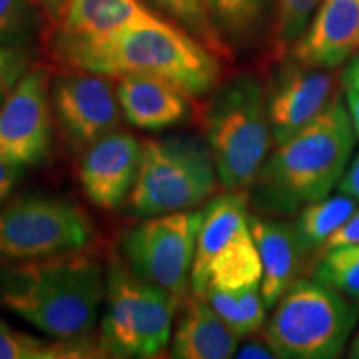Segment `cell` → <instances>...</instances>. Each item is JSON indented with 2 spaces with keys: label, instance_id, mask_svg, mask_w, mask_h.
<instances>
[{
  "label": "cell",
  "instance_id": "6da1fadb",
  "mask_svg": "<svg viewBox=\"0 0 359 359\" xmlns=\"http://www.w3.org/2000/svg\"><path fill=\"white\" fill-rule=\"evenodd\" d=\"M53 50L70 69L116 79L147 75L165 80L190 97L206 95L222 79V65L212 48L158 15L100 40L53 43Z\"/></svg>",
  "mask_w": 359,
  "mask_h": 359
},
{
  "label": "cell",
  "instance_id": "7a4b0ae2",
  "mask_svg": "<svg viewBox=\"0 0 359 359\" xmlns=\"http://www.w3.org/2000/svg\"><path fill=\"white\" fill-rule=\"evenodd\" d=\"M107 273L77 253L0 264V309L57 339L92 336L105 299Z\"/></svg>",
  "mask_w": 359,
  "mask_h": 359
},
{
  "label": "cell",
  "instance_id": "3957f363",
  "mask_svg": "<svg viewBox=\"0 0 359 359\" xmlns=\"http://www.w3.org/2000/svg\"><path fill=\"white\" fill-rule=\"evenodd\" d=\"M354 148L351 116L343 100H334L313 122L283 142L264 160L251 185L255 208L288 217L303 206L330 196L346 172Z\"/></svg>",
  "mask_w": 359,
  "mask_h": 359
},
{
  "label": "cell",
  "instance_id": "277c9868",
  "mask_svg": "<svg viewBox=\"0 0 359 359\" xmlns=\"http://www.w3.org/2000/svg\"><path fill=\"white\" fill-rule=\"evenodd\" d=\"M203 130L224 190L251 188L273 140L262 85L251 77L224 83L206 105Z\"/></svg>",
  "mask_w": 359,
  "mask_h": 359
},
{
  "label": "cell",
  "instance_id": "5b68a950",
  "mask_svg": "<svg viewBox=\"0 0 359 359\" xmlns=\"http://www.w3.org/2000/svg\"><path fill=\"white\" fill-rule=\"evenodd\" d=\"M358 316V302L314 278H298L275 304L264 339L276 358L334 359L343 354Z\"/></svg>",
  "mask_w": 359,
  "mask_h": 359
},
{
  "label": "cell",
  "instance_id": "8992f818",
  "mask_svg": "<svg viewBox=\"0 0 359 359\" xmlns=\"http://www.w3.org/2000/svg\"><path fill=\"white\" fill-rule=\"evenodd\" d=\"M180 298L138 278L120 258L107 269L100 344L110 358H156L172 338Z\"/></svg>",
  "mask_w": 359,
  "mask_h": 359
},
{
  "label": "cell",
  "instance_id": "52a82bcc",
  "mask_svg": "<svg viewBox=\"0 0 359 359\" xmlns=\"http://www.w3.org/2000/svg\"><path fill=\"white\" fill-rule=\"evenodd\" d=\"M218 173L208 143L195 137H167L142 143L128 208L137 217L185 212L217 190Z\"/></svg>",
  "mask_w": 359,
  "mask_h": 359
},
{
  "label": "cell",
  "instance_id": "ba28073f",
  "mask_svg": "<svg viewBox=\"0 0 359 359\" xmlns=\"http://www.w3.org/2000/svg\"><path fill=\"white\" fill-rule=\"evenodd\" d=\"M263 266L251 235L248 195L228 191L203 210L190 286L203 298L210 288L240 290L262 283Z\"/></svg>",
  "mask_w": 359,
  "mask_h": 359
},
{
  "label": "cell",
  "instance_id": "9c48e42d",
  "mask_svg": "<svg viewBox=\"0 0 359 359\" xmlns=\"http://www.w3.org/2000/svg\"><path fill=\"white\" fill-rule=\"evenodd\" d=\"M93 235L92 219L72 201L19 196L0 208V264L77 253Z\"/></svg>",
  "mask_w": 359,
  "mask_h": 359
},
{
  "label": "cell",
  "instance_id": "30bf717a",
  "mask_svg": "<svg viewBox=\"0 0 359 359\" xmlns=\"http://www.w3.org/2000/svg\"><path fill=\"white\" fill-rule=\"evenodd\" d=\"M201 222L203 210L148 217L122 238L125 264L142 280L185 298Z\"/></svg>",
  "mask_w": 359,
  "mask_h": 359
},
{
  "label": "cell",
  "instance_id": "8fae6325",
  "mask_svg": "<svg viewBox=\"0 0 359 359\" xmlns=\"http://www.w3.org/2000/svg\"><path fill=\"white\" fill-rule=\"evenodd\" d=\"M50 103L58 132L75 154L116 132L123 116L114 83L87 70L58 75L50 87Z\"/></svg>",
  "mask_w": 359,
  "mask_h": 359
},
{
  "label": "cell",
  "instance_id": "7c38bea8",
  "mask_svg": "<svg viewBox=\"0 0 359 359\" xmlns=\"http://www.w3.org/2000/svg\"><path fill=\"white\" fill-rule=\"evenodd\" d=\"M52 115L47 72L27 70L0 103V161L42 163L52 147Z\"/></svg>",
  "mask_w": 359,
  "mask_h": 359
},
{
  "label": "cell",
  "instance_id": "4fadbf2b",
  "mask_svg": "<svg viewBox=\"0 0 359 359\" xmlns=\"http://www.w3.org/2000/svg\"><path fill=\"white\" fill-rule=\"evenodd\" d=\"M336 79L325 69L293 64L278 72L266 95L268 120L276 145L313 122L334 100Z\"/></svg>",
  "mask_w": 359,
  "mask_h": 359
},
{
  "label": "cell",
  "instance_id": "5bb4252c",
  "mask_svg": "<svg viewBox=\"0 0 359 359\" xmlns=\"http://www.w3.org/2000/svg\"><path fill=\"white\" fill-rule=\"evenodd\" d=\"M142 143L132 133L114 132L83 151L80 183L85 196L102 210L125 203L137 180Z\"/></svg>",
  "mask_w": 359,
  "mask_h": 359
},
{
  "label": "cell",
  "instance_id": "9a60e30c",
  "mask_svg": "<svg viewBox=\"0 0 359 359\" xmlns=\"http://www.w3.org/2000/svg\"><path fill=\"white\" fill-rule=\"evenodd\" d=\"M359 47V0H321L294 42L293 60L309 69L333 70Z\"/></svg>",
  "mask_w": 359,
  "mask_h": 359
},
{
  "label": "cell",
  "instance_id": "2e32d148",
  "mask_svg": "<svg viewBox=\"0 0 359 359\" xmlns=\"http://www.w3.org/2000/svg\"><path fill=\"white\" fill-rule=\"evenodd\" d=\"M250 228L263 266L259 290L266 308H275L299 278L309 253L296 235L294 224L250 215Z\"/></svg>",
  "mask_w": 359,
  "mask_h": 359
},
{
  "label": "cell",
  "instance_id": "e0dca14e",
  "mask_svg": "<svg viewBox=\"0 0 359 359\" xmlns=\"http://www.w3.org/2000/svg\"><path fill=\"white\" fill-rule=\"evenodd\" d=\"M116 95L123 118L135 128L151 132L182 123L190 109L187 92L147 75L118 77Z\"/></svg>",
  "mask_w": 359,
  "mask_h": 359
},
{
  "label": "cell",
  "instance_id": "ac0fdd59",
  "mask_svg": "<svg viewBox=\"0 0 359 359\" xmlns=\"http://www.w3.org/2000/svg\"><path fill=\"white\" fill-rule=\"evenodd\" d=\"M238 343L240 338L212 304L193 294L178 316L170 353L177 359H228L236 354Z\"/></svg>",
  "mask_w": 359,
  "mask_h": 359
},
{
  "label": "cell",
  "instance_id": "d6986e66",
  "mask_svg": "<svg viewBox=\"0 0 359 359\" xmlns=\"http://www.w3.org/2000/svg\"><path fill=\"white\" fill-rule=\"evenodd\" d=\"M156 17L140 0H70L55 42H92Z\"/></svg>",
  "mask_w": 359,
  "mask_h": 359
},
{
  "label": "cell",
  "instance_id": "ffe728a7",
  "mask_svg": "<svg viewBox=\"0 0 359 359\" xmlns=\"http://www.w3.org/2000/svg\"><path fill=\"white\" fill-rule=\"evenodd\" d=\"M105 356L92 336L79 339H42L15 330L0 318V359H85Z\"/></svg>",
  "mask_w": 359,
  "mask_h": 359
},
{
  "label": "cell",
  "instance_id": "44dd1931",
  "mask_svg": "<svg viewBox=\"0 0 359 359\" xmlns=\"http://www.w3.org/2000/svg\"><path fill=\"white\" fill-rule=\"evenodd\" d=\"M358 205L351 196L339 193L303 206L293 223L303 248L308 253H318L327 238L351 218Z\"/></svg>",
  "mask_w": 359,
  "mask_h": 359
},
{
  "label": "cell",
  "instance_id": "7402d4cb",
  "mask_svg": "<svg viewBox=\"0 0 359 359\" xmlns=\"http://www.w3.org/2000/svg\"><path fill=\"white\" fill-rule=\"evenodd\" d=\"M203 298L212 304L215 311L240 339L263 330L268 308L259 285L240 290L210 288Z\"/></svg>",
  "mask_w": 359,
  "mask_h": 359
},
{
  "label": "cell",
  "instance_id": "603a6c76",
  "mask_svg": "<svg viewBox=\"0 0 359 359\" xmlns=\"http://www.w3.org/2000/svg\"><path fill=\"white\" fill-rule=\"evenodd\" d=\"M313 278L359 302V245L327 250L316 259Z\"/></svg>",
  "mask_w": 359,
  "mask_h": 359
},
{
  "label": "cell",
  "instance_id": "cb8c5ba5",
  "mask_svg": "<svg viewBox=\"0 0 359 359\" xmlns=\"http://www.w3.org/2000/svg\"><path fill=\"white\" fill-rule=\"evenodd\" d=\"M218 32L240 40L246 39L262 22L266 0H206Z\"/></svg>",
  "mask_w": 359,
  "mask_h": 359
},
{
  "label": "cell",
  "instance_id": "d4e9b609",
  "mask_svg": "<svg viewBox=\"0 0 359 359\" xmlns=\"http://www.w3.org/2000/svg\"><path fill=\"white\" fill-rule=\"evenodd\" d=\"M151 2L182 22L193 34L198 35L212 50L224 53V47L218 35L219 32L210 17L206 0H151Z\"/></svg>",
  "mask_w": 359,
  "mask_h": 359
},
{
  "label": "cell",
  "instance_id": "484cf974",
  "mask_svg": "<svg viewBox=\"0 0 359 359\" xmlns=\"http://www.w3.org/2000/svg\"><path fill=\"white\" fill-rule=\"evenodd\" d=\"M37 25L34 0H0V45L19 47Z\"/></svg>",
  "mask_w": 359,
  "mask_h": 359
},
{
  "label": "cell",
  "instance_id": "4316f807",
  "mask_svg": "<svg viewBox=\"0 0 359 359\" xmlns=\"http://www.w3.org/2000/svg\"><path fill=\"white\" fill-rule=\"evenodd\" d=\"M321 0H278L276 39L281 47L294 43L311 20L314 8Z\"/></svg>",
  "mask_w": 359,
  "mask_h": 359
},
{
  "label": "cell",
  "instance_id": "83f0119b",
  "mask_svg": "<svg viewBox=\"0 0 359 359\" xmlns=\"http://www.w3.org/2000/svg\"><path fill=\"white\" fill-rule=\"evenodd\" d=\"M29 69V57L19 47L0 45V103L24 77Z\"/></svg>",
  "mask_w": 359,
  "mask_h": 359
},
{
  "label": "cell",
  "instance_id": "f1b7e54d",
  "mask_svg": "<svg viewBox=\"0 0 359 359\" xmlns=\"http://www.w3.org/2000/svg\"><path fill=\"white\" fill-rule=\"evenodd\" d=\"M346 245H359V208L351 215L343 226H339L333 235H331L316 253V258H320L327 250L338 248V246Z\"/></svg>",
  "mask_w": 359,
  "mask_h": 359
},
{
  "label": "cell",
  "instance_id": "f546056e",
  "mask_svg": "<svg viewBox=\"0 0 359 359\" xmlns=\"http://www.w3.org/2000/svg\"><path fill=\"white\" fill-rule=\"evenodd\" d=\"M25 170L27 168L20 167V165L0 161V208L12 196L13 190L19 185L20 180L24 178Z\"/></svg>",
  "mask_w": 359,
  "mask_h": 359
},
{
  "label": "cell",
  "instance_id": "4dcf8cb0",
  "mask_svg": "<svg viewBox=\"0 0 359 359\" xmlns=\"http://www.w3.org/2000/svg\"><path fill=\"white\" fill-rule=\"evenodd\" d=\"M338 191L351 196L359 203V155L354 156V160L348 165L346 172L338 183Z\"/></svg>",
  "mask_w": 359,
  "mask_h": 359
},
{
  "label": "cell",
  "instance_id": "1f68e13d",
  "mask_svg": "<svg viewBox=\"0 0 359 359\" xmlns=\"http://www.w3.org/2000/svg\"><path fill=\"white\" fill-rule=\"evenodd\" d=\"M240 359H273L276 358L275 351L269 348L266 339L263 341H250L243 348H240L235 354Z\"/></svg>",
  "mask_w": 359,
  "mask_h": 359
},
{
  "label": "cell",
  "instance_id": "d6a6232c",
  "mask_svg": "<svg viewBox=\"0 0 359 359\" xmlns=\"http://www.w3.org/2000/svg\"><path fill=\"white\" fill-rule=\"evenodd\" d=\"M34 4L43 12L45 17H48V19L53 22V24H60L67 8H69L70 0H34Z\"/></svg>",
  "mask_w": 359,
  "mask_h": 359
},
{
  "label": "cell",
  "instance_id": "836d02e7",
  "mask_svg": "<svg viewBox=\"0 0 359 359\" xmlns=\"http://www.w3.org/2000/svg\"><path fill=\"white\" fill-rule=\"evenodd\" d=\"M346 105L349 116H351L354 135L359 138V93L356 90L346 88Z\"/></svg>",
  "mask_w": 359,
  "mask_h": 359
},
{
  "label": "cell",
  "instance_id": "e575fe53",
  "mask_svg": "<svg viewBox=\"0 0 359 359\" xmlns=\"http://www.w3.org/2000/svg\"><path fill=\"white\" fill-rule=\"evenodd\" d=\"M343 85L346 88L356 90L359 93V57L349 62V65L343 72Z\"/></svg>",
  "mask_w": 359,
  "mask_h": 359
},
{
  "label": "cell",
  "instance_id": "d590c367",
  "mask_svg": "<svg viewBox=\"0 0 359 359\" xmlns=\"http://www.w3.org/2000/svg\"><path fill=\"white\" fill-rule=\"evenodd\" d=\"M348 356H349V358H353V359H359V331H358L356 334L353 336L351 344H349Z\"/></svg>",
  "mask_w": 359,
  "mask_h": 359
}]
</instances>
